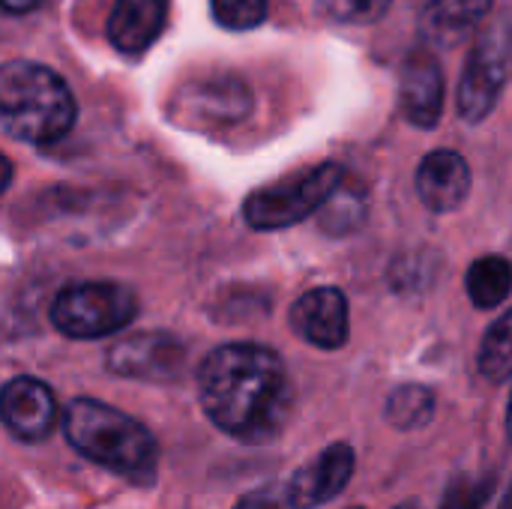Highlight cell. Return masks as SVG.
<instances>
[{
    "label": "cell",
    "mask_w": 512,
    "mask_h": 509,
    "mask_svg": "<svg viewBox=\"0 0 512 509\" xmlns=\"http://www.w3.org/2000/svg\"><path fill=\"white\" fill-rule=\"evenodd\" d=\"M198 399L207 420L240 444H267L288 426L294 387L273 348L234 342L198 366Z\"/></svg>",
    "instance_id": "cell-1"
},
{
    "label": "cell",
    "mask_w": 512,
    "mask_h": 509,
    "mask_svg": "<svg viewBox=\"0 0 512 509\" xmlns=\"http://www.w3.org/2000/svg\"><path fill=\"white\" fill-rule=\"evenodd\" d=\"M63 435L75 453L138 486L156 477L159 447L150 429L99 399H72L63 411Z\"/></svg>",
    "instance_id": "cell-2"
},
{
    "label": "cell",
    "mask_w": 512,
    "mask_h": 509,
    "mask_svg": "<svg viewBox=\"0 0 512 509\" xmlns=\"http://www.w3.org/2000/svg\"><path fill=\"white\" fill-rule=\"evenodd\" d=\"M75 96L48 66L9 60L0 69V126L27 144H54L75 126Z\"/></svg>",
    "instance_id": "cell-3"
},
{
    "label": "cell",
    "mask_w": 512,
    "mask_h": 509,
    "mask_svg": "<svg viewBox=\"0 0 512 509\" xmlns=\"http://www.w3.org/2000/svg\"><path fill=\"white\" fill-rule=\"evenodd\" d=\"M342 183H345V171L327 162L297 177L255 189L243 204V216L255 231L291 228V225H300L315 210H321Z\"/></svg>",
    "instance_id": "cell-4"
},
{
    "label": "cell",
    "mask_w": 512,
    "mask_h": 509,
    "mask_svg": "<svg viewBox=\"0 0 512 509\" xmlns=\"http://www.w3.org/2000/svg\"><path fill=\"white\" fill-rule=\"evenodd\" d=\"M138 315V297L120 282H81L63 288L51 303V324L69 339H102Z\"/></svg>",
    "instance_id": "cell-5"
},
{
    "label": "cell",
    "mask_w": 512,
    "mask_h": 509,
    "mask_svg": "<svg viewBox=\"0 0 512 509\" xmlns=\"http://www.w3.org/2000/svg\"><path fill=\"white\" fill-rule=\"evenodd\" d=\"M512 75V9L498 12L480 33L468 54L459 81V114L468 123H480L492 114L504 84Z\"/></svg>",
    "instance_id": "cell-6"
},
{
    "label": "cell",
    "mask_w": 512,
    "mask_h": 509,
    "mask_svg": "<svg viewBox=\"0 0 512 509\" xmlns=\"http://www.w3.org/2000/svg\"><path fill=\"white\" fill-rule=\"evenodd\" d=\"M249 111H252V93L246 81L234 75L186 81L171 99V117L189 129L234 126L243 123Z\"/></svg>",
    "instance_id": "cell-7"
},
{
    "label": "cell",
    "mask_w": 512,
    "mask_h": 509,
    "mask_svg": "<svg viewBox=\"0 0 512 509\" xmlns=\"http://www.w3.org/2000/svg\"><path fill=\"white\" fill-rule=\"evenodd\" d=\"M189 363L186 345L171 333H135L120 339L105 354V369L117 378L168 384L183 378Z\"/></svg>",
    "instance_id": "cell-8"
},
{
    "label": "cell",
    "mask_w": 512,
    "mask_h": 509,
    "mask_svg": "<svg viewBox=\"0 0 512 509\" xmlns=\"http://www.w3.org/2000/svg\"><path fill=\"white\" fill-rule=\"evenodd\" d=\"M354 447L330 444L312 462H306L285 489V504L291 509H318L330 504L354 477Z\"/></svg>",
    "instance_id": "cell-9"
},
{
    "label": "cell",
    "mask_w": 512,
    "mask_h": 509,
    "mask_svg": "<svg viewBox=\"0 0 512 509\" xmlns=\"http://www.w3.org/2000/svg\"><path fill=\"white\" fill-rule=\"evenodd\" d=\"M402 117L417 129H435L444 111V72L429 48H414L402 60L399 75Z\"/></svg>",
    "instance_id": "cell-10"
},
{
    "label": "cell",
    "mask_w": 512,
    "mask_h": 509,
    "mask_svg": "<svg viewBox=\"0 0 512 509\" xmlns=\"http://www.w3.org/2000/svg\"><path fill=\"white\" fill-rule=\"evenodd\" d=\"M291 327L294 333L321 348V351H336L348 342L351 333V318H348V297L339 288H315L306 291L294 306H291Z\"/></svg>",
    "instance_id": "cell-11"
},
{
    "label": "cell",
    "mask_w": 512,
    "mask_h": 509,
    "mask_svg": "<svg viewBox=\"0 0 512 509\" xmlns=\"http://www.w3.org/2000/svg\"><path fill=\"white\" fill-rule=\"evenodd\" d=\"M0 414H3L6 429L18 441H27V444L45 441L57 426V402H54L51 387L27 375L12 378L3 387Z\"/></svg>",
    "instance_id": "cell-12"
},
{
    "label": "cell",
    "mask_w": 512,
    "mask_h": 509,
    "mask_svg": "<svg viewBox=\"0 0 512 509\" xmlns=\"http://www.w3.org/2000/svg\"><path fill=\"white\" fill-rule=\"evenodd\" d=\"M420 201L435 213H453L471 192V168L456 150H435L417 171Z\"/></svg>",
    "instance_id": "cell-13"
},
{
    "label": "cell",
    "mask_w": 512,
    "mask_h": 509,
    "mask_svg": "<svg viewBox=\"0 0 512 509\" xmlns=\"http://www.w3.org/2000/svg\"><path fill=\"white\" fill-rule=\"evenodd\" d=\"M495 0H429L420 15V33L435 48L465 42L492 12Z\"/></svg>",
    "instance_id": "cell-14"
},
{
    "label": "cell",
    "mask_w": 512,
    "mask_h": 509,
    "mask_svg": "<svg viewBox=\"0 0 512 509\" xmlns=\"http://www.w3.org/2000/svg\"><path fill=\"white\" fill-rule=\"evenodd\" d=\"M165 27V0H114L108 39L123 54L147 51Z\"/></svg>",
    "instance_id": "cell-15"
},
{
    "label": "cell",
    "mask_w": 512,
    "mask_h": 509,
    "mask_svg": "<svg viewBox=\"0 0 512 509\" xmlns=\"http://www.w3.org/2000/svg\"><path fill=\"white\" fill-rule=\"evenodd\" d=\"M465 285L477 309H498L512 291V264L501 255H483L471 264Z\"/></svg>",
    "instance_id": "cell-16"
},
{
    "label": "cell",
    "mask_w": 512,
    "mask_h": 509,
    "mask_svg": "<svg viewBox=\"0 0 512 509\" xmlns=\"http://www.w3.org/2000/svg\"><path fill=\"white\" fill-rule=\"evenodd\" d=\"M384 417L399 432L426 429L435 417V396H432V390H426L420 384H402L390 393Z\"/></svg>",
    "instance_id": "cell-17"
},
{
    "label": "cell",
    "mask_w": 512,
    "mask_h": 509,
    "mask_svg": "<svg viewBox=\"0 0 512 509\" xmlns=\"http://www.w3.org/2000/svg\"><path fill=\"white\" fill-rule=\"evenodd\" d=\"M477 366L480 375L492 384H504L512 378V309L486 330L477 354Z\"/></svg>",
    "instance_id": "cell-18"
},
{
    "label": "cell",
    "mask_w": 512,
    "mask_h": 509,
    "mask_svg": "<svg viewBox=\"0 0 512 509\" xmlns=\"http://www.w3.org/2000/svg\"><path fill=\"white\" fill-rule=\"evenodd\" d=\"M210 12L225 30H252L267 18V0H210Z\"/></svg>",
    "instance_id": "cell-19"
},
{
    "label": "cell",
    "mask_w": 512,
    "mask_h": 509,
    "mask_svg": "<svg viewBox=\"0 0 512 509\" xmlns=\"http://www.w3.org/2000/svg\"><path fill=\"white\" fill-rule=\"evenodd\" d=\"M321 12L339 24H375L387 15L393 0H318Z\"/></svg>",
    "instance_id": "cell-20"
},
{
    "label": "cell",
    "mask_w": 512,
    "mask_h": 509,
    "mask_svg": "<svg viewBox=\"0 0 512 509\" xmlns=\"http://www.w3.org/2000/svg\"><path fill=\"white\" fill-rule=\"evenodd\" d=\"M495 489V480H474V477H456L447 486V495L441 501V509H483L489 495Z\"/></svg>",
    "instance_id": "cell-21"
},
{
    "label": "cell",
    "mask_w": 512,
    "mask_h": 509,
    "mask_svg": "<svg viewBox=\"0 0 512 509\" xmlns=\"http://www.w3.org/2000/svg\"><path fill=\"white\" fill-rule=\"evenodd\" d=\"M234 509H282V501H279L273 492L258 489V492H249L243 501H237V507Z\"/></svg>",
    "instance_id": "cell-22"
},
{
    "label": "cell",
    "mask_w": 512,
    "mask_h": 509,
    "mask_svg": "<svg viewBox=\"0 0 512 509\" xmlns=\"http://www.w3.org/2000/svg\"><path fill=\"white\" fill-rule=\"evenodd\" d=\"M42 0H3V9L9 12V15H21V12H30V9H36Z\"/></svg>",
    "instance_id": "cell-23"
},
{
    "label": "cell",
    "mask_w": 512,
    "mask_h": 509,
    "mask_svg": "<svg viewBox=\"0 0 512 509\" xmlns=\"http://www.w3.org/2000/svg\"><path fill=\"white\" fill-rule=\"evenodd\" d=\"M498 509H512V483H510V489H507V495H504V501H501V507Z\"/></svg>",
    "instance_id": "cell-24"
},
{
    "label": "cell",
    "mask_w": 512,
    "mask_h": 509,
    "mask_svg": "<svg viewBox=\"0 0 512 509\" xmlns=\"http://www.w3.org/2000/svg\"><path fill=\"white\" fill-rule=\"evenodd\" d=\"M507 435H510V441H512V399H510V408H507Z\"/></svg>",
    "instance_id": "cell-25"
},
{
    "label": "cell",
    "mask_w": 512,
    "mask_h": 509,
    "mask_svg": "<svg viewBox=\"0 0 512 509\" xmlns=\"http://www.w3.org/2000/svg\"><path fill=\"white\" fill-rule=\"evenodd\" d=\"M396 509H420V507H417V504H399Z\"/></svg>",
    "instance_id": "cell-26"
},
{
    "label": "cell",
    "mask_w": 512,
    "mask_h": 509,
    "mask_svg": "<svg viewBox=\"0 0 512 509\" xmlns=\"http://www.w3.org/2000/svg\"><path fill=\"white\" fill-rule=\"evenodd\" d=\"M351 509H363V507H351Z\"/></svg>",
    "instance_id": "cell-27"
}]
</instances>
